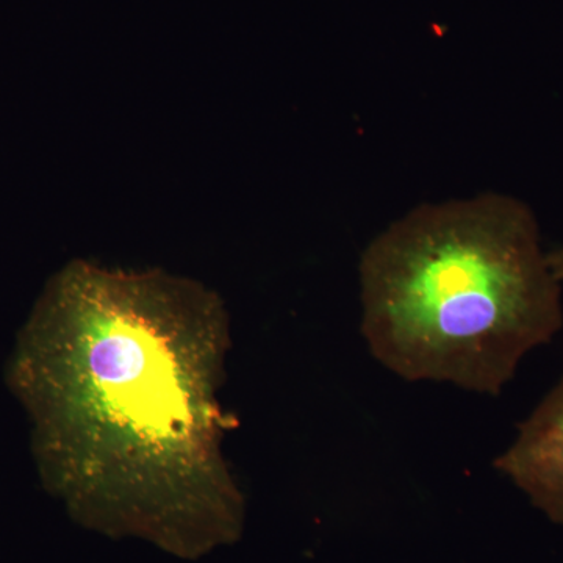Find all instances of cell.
<instances>
[{"label": "cell", "mask_w": 563, "mask_h": 563, "mask_svg": "<svg viewBox=\"0 0 563 563\" xmlns=\"http://www.w3.org/2000/svg\"><path fill=\"white\" fill-rule=\"evenodd\" d=\"M228 314L199 285L74 262L11 363L44 483L88 528L195 559L232 543L244 501L222 457Z\"/></svg>", "instance_id": "cell-1"}, {"label": "cell", "mask_w": 563, "mask_h": 563, "mask_svg": "<svg viewBox=\"0 0 563 563\" xmlns=\"http://www.w3.org/2000/svg\"><path fill=\"white\" fill-rule=\"evenodd\" d=\"M358 280L363 340L409 383L501 395L563 328L536 213L503 192L407 211L362 252Z\"/></svg>", "instance_id": "cell-2"}, {"label": "cell", "mask_w": 563, "mask_h": 563, "mask_svg": "<svg viewBox=\"0 0 563 563\" xmlns=\"http://www.w3.org/2000/svg\"><path fill=\"white\" fill-rule=\"evenodd\" d=\"M554 523L563 525V376L493 462Z\"/></svg>", "instance_id": "cell-3"}, {"label": "cell", "mask_w": 563, "mask_h": 563, "mask_svg": "<svg viewBox=\"0 0 563 563\" xmlns=\"http://www.w3.org/2000/svg\"><path fill=\"white\" fill-rule=\"evenodd\" d=\"M548 261H550L554 276L558 277V280L561 282L563 287V246L548 252Z\"/></svg>", "instance_id": "cell-4"}]
</instances>
